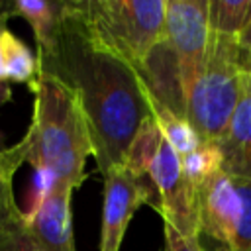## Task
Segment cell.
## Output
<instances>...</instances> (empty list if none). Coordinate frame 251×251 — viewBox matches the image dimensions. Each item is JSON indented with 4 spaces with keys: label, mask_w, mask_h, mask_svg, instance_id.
Masks as SVG:
<instances>
[{
    "label": "cell",
    "mask_w": 251,
    "mask_h": 251,
    "mask_svg": "<svg viewBox=\"0 0 251 251\" xmlns=\"http://www.w3.org/2000/svg\"><path fill=\"white\" fill-rule=\"evenodd\" d=\"M37 67L71 88L78 100L98 173L104 176L122 167L133 135L151 118L149 96L137 71L88 33L73 0H67L55 43L37 51Z\"/></svg>",
    "instance_id": "1"
},
{
    "label": "cell",
    "mask_w": 251,
    "mask_h": 251,
    "mask_svg": "<svg viewBox=\"0 0 251 251\" xmlns=\"http://www.w3.org/2000/svg\"><path fill=\"white\" fill-rule=\"evenodd\" d=\"M33 92V112L25 135L4 147L8 163L18 171L31 165L49 184L67 182L78 188L84 180L86 159L92 145L78 100L61 80L39 73L29 84Z\"/></svg>",
    "instance_id": "2"
},
{
    "label": "cell",
    "mask_w": 251,
    "mask_h": 251,
    "mask_svg": "<svg viewBox=\"0 0 251 251\" xmlns=\"http://www.w3.org/2000/svg\"><path fill=\"white\" fill-rule=\"evenodd\" d=\"M245 67L233 35L210 31L202 71L186 98V120L204 143L218 145L241 96Z\"/></svg>",
    "instance_id": "3"
},
{
    "label": "cell",
    "mask_w": 251,
    "mask_h": 251,
    "mask_svg": "<svg viewBox=\"0 0 251 251\" xmlns=\"http://www.w3.org/2000/svg\"><path fill=\"white\" fill-rule=\"evenodd\" d=\"M88 33L131 67L165 39L167 0H73Z\"/></svg>",
    "instance_id": "4"
},
{
    "label": "cell",
    "mask_w": 251,
    "mask_h": 251,
    "mask_svg": "<svg viewBox=\"0 0 251 251\" xmlns=\"http://www.w3.org/2000/svg\"><path fill=\"white\" fill-rule=\"evenodd\" d=\"M165 39L175 53L186 100L206 59L210 39L208 0H167Z\"/></svg>",
    "instance_id": "5"
},
{
    "label": "cell",
    "mask_w": 251,
    "mask_h": 251,
    "mask_svg": "<svg viewBox=\"0 0 251 251\" xmlns=\"http://www.w3.org/2000/svg\"><path fill=\"white\" fill-rule=\"evenodd\" d=\"M149 178L155 186L157 212L165 226L173 227L186 239H198L196 190L182 175L180 157L165 139H161L159 151L151 163Z\"/></svg>",
    "instance_id": "6"
},
{
    "label": "cell",
    "mask_w": 251,
    "mask_h": 251,
    "mask_svg": "<svg viewBox=\"0 0 251 251\" xmlns=\"http://www.w3.org/2000/svg\"><path fill=\"white\" fill-rule=\"evenodd\" d=\"M143 204L157 210V192L151 178L139 180L126 167L110 169L104 175L100 251H120L129 220Z\"/></svg>",
    "instance_id": "7"
},
{
    "label": "cell",
    "mask_w": 251,
    "mask_h": 251,
    "mask_svg": "<svg viewBox=\"0 0 251 251\" xmlns=\"http://www.w3.org/2000/svg\"><path fill=\"white\" fill-rule=\"evenodd\" d=\"M198 231L220 245L229 247L239 218V194L233 176L224 169L196 188Z\"/></svg>",
    "instance_id": "8"
},
{
    "label": "cell",
    "mask_w": 251,
    "mask_h": 251,
    "mask_svg": "<svg viewBox=\"0 0 251 251\" xmlns=\"http://www.w3.org/2000/svg\"><path fill=\"white\" fill-rule=\"evenodd\" d=\"M75 190L73 184L53 182L25 216V226L43 251H75L71 216V198Z\"/></svg>",
    "instance_id": "9"
},
{
    "label": "cell",
    "mask_w": 251,
    "mask_h": 251,
    "mask_svg": "<svg viewBox=\"0 0 251 251\" xmlns=\"http://www.w3.org/2000/svg\"><path fill=\"white\" fill-rule=\"evenodd\" d=\"M133 69L137 71L151 100L169 108L173 114L186 118V100L180 84V73L167 39H161Z\"/></svg>",
    "instance_id": "10"
},
{
    "label": "cell",
    "mask_w": 251,
    "mask_h": 251,
    "mask_svg": "<svg viewBox=\"0 0 251 251\" xmlns=\"http://www.w3.org/2000/svg\"><path fill=\"white\" fill-rule=\"evenodd\" d=\"M222 153V169L231 176L251 178V76L245 73L241 96L218 143Z\"/></svg>",
    "instance_id": "11"
},
{
    "label": "cell",
    "mask_w": 251,
    "mask_h": 251,
    "mask_svg": "<svg viewBox=\"0 0 251 251\" xmlns=\"http://www.w3.org/2000/svg\"><path fill=\"white\" fill-rule=\"evenodd\" d=\"M67 12V0H2L0 22L6 24L10 18H24L35 35L37 51L49 49L59 33Z\"/></svg>",
    "instance_id": "12"
},
{
    "label": "cell",
    "mask_w": 251,
    "mask_h": 251,
    "mask_svg": "<svg viewBox=\"0 0 251 251\" xmlns=\"http://www.w3.org/2000/svg\"><path fill=\"white\" fill-rule=\"evenodd\" d=\"M0 67L4 78L16 84L29 86L39 75L37 55H33L29 47L8 27H4L0 33Z\"/></svg>",
    "instance_id": "13"
},
{
    "label": "cell",
    "mask_w": 251,
    "mask_h": 251,
    "mask_svg": "<svg viewBox=\"0 0 251 251\" xmlns=\"http://www.w3.org/2000/svg\"><path fill=\"white\" fill-rule=\"evenodd\" d=\"M161 139H163V133L159 129V126L155 124L153 116L147 118L137 133L133 135L126 155H124V165L135 178L139 180H147L149 178V169H151V163L159 151V145H161Z\"/></svg>",
    "instance_id": "14"
},
{
    "label": "cell",
    "mask_w": 251,
    "mask_h": 251,
    "mask_svg": "<svg viewBox=\"0 0 251 251\" xmlns=\"http://www.w3.org/2000/svg\"><path fill=\"white\" fill-rule=\"evenodd\" d=\"M149 106H151V116L163 133V139L176 151L178 157L194 151L196 147H200L204 143L186 118L173 114L169 108L161 106L159 102H155L151 98H149Z\"/></svg>",
    "instance_id": "15"
},
{
    "label": "cell",
    "mask_w": 251,
    "mask_h": 251,
    "mask_svg": "<svg viewBox=\"0 0 251 251\" xmlns=\"http://www.w3.org/2000/svg\"><path fill=\"white\" fill-rule=\"evenodd\" d=\"M251 16V0H208L210 31L237 37Z\"/></svg>",
    "instance_id": "16"
},
{
    "label": "cell",
    "mask_w": 251,
    "mask_h": 251,
    "mask_svg": "<svg viewBox=\"0 0 251 251\" xmlns=\"http://www.w3.org/2000/svg\"><path fill=\"white\" fill-rule=\"evenodd\" d=\"M180 167H182V175L196 190L212 175L222 171V153H220L218 145L202 143L194 151L180 157Z\"/></svg>",
    "instance_id": "17"
},
{
    "label": "cell",
    "mask_w": 251,
    "mask_h": 251,
    "mask_svg": "<svg viewBox=\"0 0 251 251\" xmlns=\"http://www.w3.org/2000/svg\"><path fill=\"white\" fill-rule=\"evenodd\" d=\"M0 251H43L25 226V214L14 206L0 224Z\"/></svg>",
    "instance_id": "18"
},
{
    "label": "cell",
    "mask_w": 251,
    "mask_h": 251,
    "mask_svg": "<svg viewBox=\"0 0 251 251\" xmlns=\"http://www.w3.org/2000/svg\"><path fill=\"white\" fill-rule=\"evenodd\" d=\"M239 194V218L229 251H251V178L233 176Z\"/></svg>",
    "instance_id": "19"
},
{
    "label": "cell",
    "mask_w": 251,
    "mask_h": 251,
    "mask_svg": "<svg viewBox=\"0 0 251 251\" xmlns=\"http://www.w3.org/2000/svg\"><path fill=\"white\" fill-rule=\"evenodd\" d=\"M14 175L16 169L8 163L4 155V147H0V224L8 216V212L16 206L14 200Z\"/></svg>",
    "instance_id": "20"
},
{
    "label": "cell",
    "mask_w": 251,
    "mask_h": 251,
    "mask_svg": "<svg viewBox=\"0 0 251 251\" xmlns=\"http://www.w3.org/2000/svg\"><path fill=\"white\" fill-rule=\"evenodd\" d=\"M163 251H204L200 239H186L178 235L173 227L165 226V247Z\"/></svg>",
    "instance_id": "21"
},
{
    "label": "cell",
    "mask_w": 251,
    "mask_h": 251,
    "mask_svg": "<svg viewBox=\"0 0 251 251\" xmlns=\"http://www.w3.org/2000/svg\"><path fill=\"white\" fill-rule=\"evenodd\" d=\"M4 27H6V24L0 22V33H2ZM10 100H12V88H10V82L4 78V73H2V67H0V108L4 104H8Z\"/></svg>",
    "instance_id": "22"
},
{
    "label": "cell",
    "mask_w": 251,
    "mask_h": 251,
    "mask_svg": "<svg viewBox=\"0 0 251 251\" xmlns=\"http://www.w3.org/2000/svg\"><path fill=\"white\" fill-rule=\"evenodd\" d=\"M243 67H245V71L249 73V76H251V59H247L245 63H243Z\"/></svg>",
    "instance_id": "23"
},
{
    "label": "cell",
    "mask_w": 251,
    "mask_h": 251,
    "mask_svg": "<svg viewBox=\"0 0 251 251\" xmlns=\"http://www.w3.org/2000/svg\"><path fill=\"white\" fill-rule=\"evenodd\" d=\"M214 251H229V249H227L226 245H220V243H218V245L214 247Z\"/></svg>",
    "instance_id": "24"
},
{
    "label": "cell",
    "mask_w": 251,
    "mask_h": 251,
    "mask_svg": "<svg viewBox=\"0 0 251 251\" xmlns=\"http://www.w3.org/2000/svg\"><path fill=\"white\" fill-rule=\"evenodd\" d=\"M241 59H243V63H245L247 59H251V53H249V55H245V57H241Z\"/></svg>",
    "instance_id": "25"
}]
</instances>
